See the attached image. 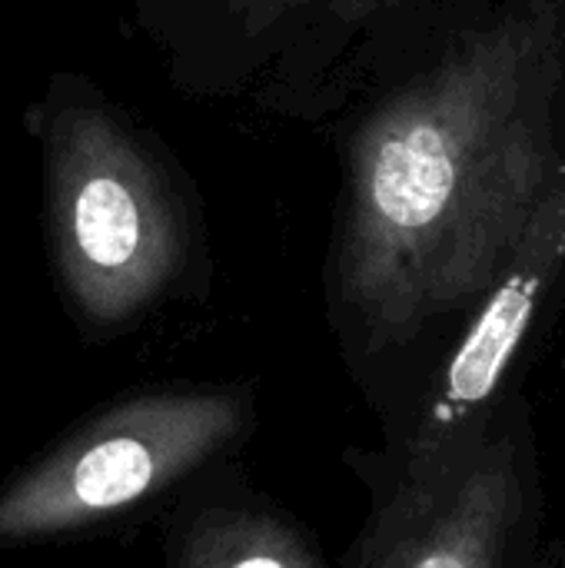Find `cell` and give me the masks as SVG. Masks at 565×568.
Instances as JSON below:
<instances>
[{"label":"cell","mask_w":565,"mask_h":568,"mask_svg":"<svg viewBox=\"0 0 565 568\" xmlns=\"http://www.w3.org/2000/svg\"><path fill=\"white\" fill-rule=\"evenodd\" d=\"M556 7L466 37L356 133L336 286L370 346L476 306L553 170Z\"/></svg>","instance_id":"6da1fadb"},{"label":"cell","mask_w":565,"mask_h":568,"mask_svg":"<svg viewBox=\"0 0 565 568\" xmlns=\"http://www.w3.org/2000/svg\"><path fill=\"white\" fill-rule=\"evenodd\" d=\"M253 433L250 386L176 383L123 393L0 483V549L140 523L206 469L236 459Z\"/></svg>","instance_id":"7a4b0ae2"},{"label":"cell","mask_w":565,"mask_h":568,"mask_svg":"<svg viewBox=\"0 0 565 568\" xmlns=\"http://www.w3.org/2000/svg\"><path fill=\"white\" fill-rule=\"evenodd\" d=\"M60 286L93 329H123L180 280V210L150 153L103 110L60 113L43 140Z\"/></svg>","instance_id":"3957f363"},{"label":"cell","mask_w":565,"mask_h":568,"mask_svg":"<svg viewBox=\"0 0 565 568\" xmlns=\"http://www.w3.org/2000/svg\"><path fill=\"white\" fill-rule=\"evenodd\" d=\"M536 509L529 443L493 416L440 459L373 486L346 559L353 568H523Z\"/></svg>","instance_id":"277c9868"},{"label":"cell","mask_w":565,"mask_h":568,"mask_svg":"<svg viewBox=\"0 0 565 568\" xmlns=\"http://www.w3.org/2000/svg\"><path fill=\"white\" fill-rule=\"evenodd\" d=\"M565 263V160L556 163L509 260L476 303L473 323L450 353L416 423L383 456H350L373 486L440 459L496 416L506 373Z\"/></svg>","instance_id":"5b68a950"},{"label":"cell","mask_w":565,"mask_h":568,"mask_svg":"<svg viewBox=\"0 0 565 568\" xmlns=\"http://www.w3.org/2000/svg\"><path fill=\"white\" fill-rule=\"evenodd\" d=\"M163 568H340L316 529L226 459L167 506Z\"/></svg>","instance_id":"8992f818"},{"label":"cell","mask_w":565,"mask_h":568,"mask_svg":"<svg viewBox=\"0 0 565 568\" xmlns=\"http://www.w3.org/2000/svg\"><path fill=\"white\" fill-rule=\"evenodd\" d=\"M333 13H340V17H366V13H373V10H380V7H386V3H393V0H323Z\"/></svg>","instance_id":"52a82bcc"},{"label":"cell","mask_w":565,"mask_h":568,"mask_svg":"<svg viewBox=\"0 0 565 568\" xmlns=\"http://www.w3.org/2000/svg\"><path fill=\"white\" fill-rule=\"evenodd\" d=\"M340 568H353V566H350V559H346V556L340 559Z\"/></svg>","instance_id":"ba28073f"}]
</instances>
